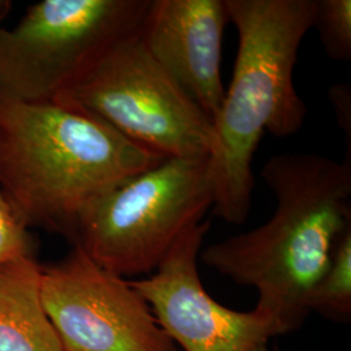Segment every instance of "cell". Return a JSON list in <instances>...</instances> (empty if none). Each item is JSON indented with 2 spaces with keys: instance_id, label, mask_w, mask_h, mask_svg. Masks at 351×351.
<instances>
[{
  "instance_id": "cell-9",
  "label": "cell",
  "mask_w": 351,
  "mask_h": 351,
  "mask_svg": "<svg viewBox=\"0 0 351 351\" xmlns=\"http://www.w3.org/2000/svg\"><path fill=\"white\" fill-rule=\"evenodd\" d=\"M226 0H151L139 37L154 60L213 123L224 99Z\"/></svg>"
},
{
  "instance_id": "cell-1",
  "label": "cell",
  "mask_w": 351,
  "mask_h": 351,
  "mask_svg": "<svg viewBox=\"0 0 351 351\" xmlns=\"http://www.w3.org/2000/svg\"><path fill=\"white\" fill-rule=\"evenodd\" d=\"M261 176L276 197L272 217L208 246L201 259L239 285L256 289L255 308L271 316L284 335L310 314V293L351 226V162L285 152L269 158Z\"/></svg>"
},
{
  "instance_id": "cell-5",
  "label": "cell",
  "mask_w": 351,
  "mask_h": 351,
  "mask_svg": "<svg viewBox=\"0 0 351 351\" xmlns=\"http://www.w3.org/2000/svg\"><path fill=\"white\" fill-rule=\"evenodd\" d=\"M151 0H42L12 29L0 25V90L56 101L116 43L137 33ZM10 3L0 1V21Z\"/></svg>"
},
{
  "instance_id": "cell-10",
  "label": "cell",
  "mask_w": 351,
  "mask_h": 351,
  "mask_svg": "<svg viewBox=\"0 0 351 351\" xmlns=\"http://www.w3.org/2000/svg\"><path fill=\"white\" fill-rule=\"evenodd\" d=\"M40 277L36 256L0 267V351H63L43 307Z\"/></svg>"
},
{
  "instance_id": "cell-15",
  "label": "cell",
  "mask_w": 351,
  "mask_h": 351,
  "mask_svg": "<svg viewBox=\"0 0 351 351\" xmlns=\"http://www.w3.org/2000/svg\"><path fill=\"white\" fill-rule=\"evenodd\" d=\"M264 351H267V350H264Z\"/></svg>"
},
{
  "instance_id": "cell-11",
  "label": "cell",
  "mask_w": 351,
  "mask_h": 351,
  "mask_svg": "<svg viewBox=\"0 0 351 351\" xmlns=\"http://www.w3.org/2000/svg\"><path fill=\"white\" fill-rule=\"evenodd\" d=\"M310 313L336 322L351 319V226L339 236L323 275L310 293Z\"/></svg>"
},
{
  "instance_id": "cell-4",
  "label": "cell",
  "mask_w": 351,
  "mask_h": 351,
  "mask_svg": "<svg viewBox=\"0 0 351 351\" xmlns=\"http://www.w3.org/2000/svg\"><path fill=\"white\" fill-rule=\"evenodd\" d=\"M213 203L208 158H169L93 202L72 243L117 276L149 275Z\"/></svg>"
},
{
  "instance_id": "cell-7",
  "label": "cell",
  "mask_w": 351,
  "mask_h": 351,
  "mask_svg": "<svg viewBox=\"0 0 351 351\" xmlns=\"http://www.w3.org/2000/svg\"><path fill=\"white\" fill-rule=\"evenodd\" d=\"M40 294L63 351H176L129 280L77 246L42 265Z\"/></svg>"
},
{
  "instance_id": "cell-13",
  "label": "cell",
  "mask_w": 351,
  "mask_h": 351,
  "mask_svg": "<svg viewBox=\"0 0 351 351\" xmlns=\"http://www.w3.org/2000/svg\"><path fill=\"white\" fill-rule=\"evenodd\" d=\"M36 241L14 215L0 189V267L25 256H36Z\"/></svg>"
},
{
  "instance_id": "cell-3",
  "label": "cell",
  "mask_w": 351,
  "mask_h": 351,
  "mask_svg": "<svg viewBox=\"0 0 351 351\" xmlns=\"http://www.w3.org/2000/svg\"><path fill=\"white\" fill-rule=\"evenodd\" d=\"M239 32L233 77L213 120L208 158L213 213L245 223L254 190L252 159L264 133L293 136L307 107L294 86V68L314 27L316 0H226Z\"/></svg>"
},
{
  "instance_id": "cell-12",
  "label": "cell",
  "mask_w": 351,
  "mask_h": 351,
  "mask_svg": "<svg viewBox=\"0 0 351 351\" xmlns=\"http://www.w3.org/2000/svg\"><path fill=\"white\" fill-rule=\"evenodd\" d=\"M314 27L326 55L337 62L351 59L350 0H316Z\"/></svg>"
},
{
  "instance_id": "cell-8",
  "label": "cell",
  "mask_w": 351,
  "mask_h": 351,
  "mask_svg": "<svg viewBox=\"0 0 351 351\" xmlns=\"http://www.w3.org/2000/svg\"><path fill=\"white\" fill-rule=\"evenodd\" d=\"M210 223L185 232L150 276L130 285L150 306L158 324L185 351H263L281 335L259 310L241 313L215 301L202 284L198 258Z\"/></svg>"
},
{
  "instance_id": "cell-2",
  "label": "cell",
  "mask_w": 351,
  "mask_h": 351,
  "mask_svg": "<svg viewBox=\"0 0 351 351\" xmlns=\"http://www.w3.org/2000/svg\"><path fill=\"white\" fill-rule=\"evenodd\" d=\"M163 160L90 113L0 90V189L29 230L72 242L93 202Z\"/></svg>"
},
{
  "instance_id": "cell-14",
  "label": "cell",
  "mask_w": 351,
  "mask_h": 351,
  "mask_svg": "<svg viewBox=\"0 0 351 351\" xmlns=\"http://www.w3.org/2000/svg\"><path fill=\"white\" fill-rule=\"evenodd\" d=\"M329 98L336 113L339 128L348 136L349 152L351 154V88L346 84H339L330 88Z\"/></svg>"
},
{
  "instance_id": "cell-6",
  "label": "cell",
  "mask_w": 351,
  "mask_h": 351,
  "mask_svg": "<svg viewBox=\"0 0 351 351\" xmlns=\"http://www.w3.org/2000/svg\"><path fill=\"white\" fill-rule=\"evenodd\" d=\"M169 158H210L213 121L154 60L137 33L107 51L56 99Z\"/></svg>"
}]
</instances>
